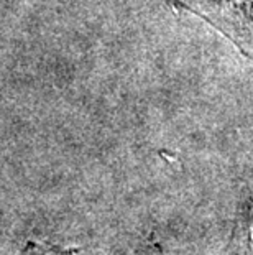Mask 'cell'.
I'll use <instances>...</instances> for the list:
<instances>
[{"mask_svg": "<svg viewBox=\"0 0 253 255\" xmlns=\"http://www.w3.org/2000/svg\"><path fill=\"white\" fill-rule=\"evenodd\" d=\"M215 26L253 59V0H171Z\"/></svg>", "mask_w": 253, "mask_h": 255, "instance_id": "1", "label": "cell"}, {"mask_svg": "<svg viewBox=\"0 0 253 255\" xmlns=\"http://www.w3.org/2000/svg\"><path fill=\"white\" fill-rule=\"evenodd\" d=\"M249 219H250V226H252V231H253V193H252V198H250V203H249Z\"/></svg>", "mask_w": 253, "mask_h": 255, "instance_id": "2", "label": "cell"}]
</instances>
